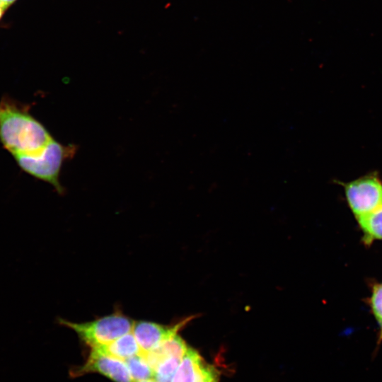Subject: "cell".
Masks as SVG:
<instances>
[{
	"instance_id": "cell-1",
	"label": "cell",
	"mask_w": 382,
	"mask_h": 382,
	"mask_svg": "<svg viewBox=\"0 0 382 382\" xmlns=\"http://www.w3.org/2000/svg\"><path fill=\"white\" fill-rule=\"evenodd\" d=\"M53 139L28 108L8 96L0 100V143L13 157L37 156Z\"/></svg>"
},
{
	"instance_id": "cell-2",
	"label": "cell",
	"mask_w": 382,
	"mask_h": 382,
	"mask_svg": "<svg viewBox=\"0 0 382 382\" xmlns=\"http://www.w3.org/2000/svg\"><path fill=\"white\" fill-rule=\"evenodd\" d=\"M60 324L73 330L91 348L110 343L132 330L134 321L120 312L86 323H74L62 318Z\"/></svg>"
},
{
	"instance_id": "cell-3",
	"label": "cell",
	"mask_w": 382,
	"mask_h": 382,
	"mask_svg": "<svg viewBox=\"0 0 382 382\" xmlns=\"http://www.w3.org/2000/svg\"><path fill=\"white\" fill-rule=\"evenodd\" d=\"M73 149L74 147L65 146L53 139L37 156H16L13 158L24 172L50 183L59 193H62L59 173L64 160L74 152Z\"/></svg>"
},
{
	"instance_id": "cell-4",
	"label": "cell",
	"mask_w": 382,
	"mask_h": 382,
	"mask_svg": "<svg viewBox=\"0 0 382 382\" xmlns=\"http://www.w3.org/2000/svg\"><path fill=\"white\" fill-rule=\"evenodd\" d=\"M348 204L356 217L382 206V183L376 175H366L345 185Z\"/></svg>"
},
{
	"instance_id": "cell-5",
	"label": "cell",
	"mask_w": 382,
	"mask_h": 382,
	"mask_svg": "<svg viewBox=\"0 0 382 382\" xmlns=\"http://www.w3.org/2000/svg\"><path fill=\"white\" fill-rule=\"evenodd\" d=\"M101 374L115 382H133L124 360L91 349L87 361L74 369L71 374L78 376L88 373Z\"/></svg>"
},
{
	"instance_id": "cell-6",
	"label": "cell",
	"mask_w": 382,
	"mask_h": 382,
	"mask_svg": "<svg viewBox=\"0 0 382 382\" xmlns=\"http://www.w3.org/2000/svg\"><path fill=\"white\" fill-rule=\"evenodd\" d=\"M171 382H219V374L197 350L188 347Z\"/></svg>"
},
{
	"instance_id": "cell-7",
	"label": "cell",
	"mask_w": 382,
	"mask_h": 382,
	"mask_svg": "<svg viewBox=\"0 0 382 382\" xmlns=\"http://www.w3.org/2000/svg\"><path fill=\"white\" fill-rule=\"evenodd\" d=\"M187 318L173 325L167 326L150 321L134 322L132 332L143 354L157 347L166 340L170 338L191 320Z\"/></svg>"
},
{
	"instance_id": "cell-8",
	"label": "cell",
	"mask_w": 382,
	"mask_h": 382,
	"mask_svg": "<svg viewBox=\"0 0 382 382\" xmlns=\"http://www.w3.org/2000/svg\"><path fill=\"white\" fill-rule=\"evenodd\" d=\"M91 349L122 360H125L141 353V350L132 331L108 345Z\"/></svg>"
},
{
	"instance_id": "cell-9",
	"label": "cell",
	"mask_w": 382,
	"mask_h": 382,
	"mask_svg": "<svg viewBox=\"0 0 382 382\" xmlns=\"http://www.w3.org/2000/svg\"><path fill=\"white\" fill-rule=\"evenodd\" d=\"M357 219L364 233L366 243L375 239L382 240V206L371 213L357 217Z\"/></svg>"
},
{
	"instance_id": "cell-10",
	"label": "cell",
	"mask_w": 382,
	"mask_h": 382,
	"mask_svg": "<svg viewBox=\"0 0 382 382\" xmlns=\"http://www.w3.org/2000/svg\"><path fill=\"white\" fill-rule=\"evenodd\" d=\"M124 361L133 382L154 379V370L142 352Z\"/></svg>"
},
{
	"instance_id": "cell-11",
	"label": "cell",
	"mask_w": 382,
	"mask_h": 382,
	"mask_svg": "<svg viewBox=\"0 0 382 382\" xmlns=\"http://www.w3.org/2000/svg\"><path fill=\"white\" fill-rule=\"evenodd\" d=\"M182 359L173 356L161 361L154 369V379L157 382H171Z\"/></svg>"
},
{
	"instance_id": "cell-12",
	"label": "cell",
	"mask_w": 382,
	"mask_h": 382,
	"mask_svg": "<svg viewBox=\"0 0 382 382\" xmlns=\"http://www.w3.org/2000/svg\"><path fill=\"white\" fill-rule=\"evenodd\" d=\"M371 304L373 313L381 330L380 340H382V284H376L374 286Z\"/></svg>"
},
{
	"instance_id": "cell-13",
	"label": "cell",
	"mask_w": 382,
	"mask_h": 382,
	"mask_svg": "<svg viewBox=\"0 0 382 382\" xmlns=\"http://www.w3.org/2000/svg\"><path fill=\"white\" fill-rule=\"evenodd\" d=\"M16 0H0V3L5 11L10 7Z\"/></svg>"
},
{
	"instance_id": "cell-14",
	"label": "cell",
	"mask_w": 382,
	"mask_h": 382,
	"mask_svg": "<svg viewBox=\"0 0 382 382\" xmlns=\"http://www.w3.org/2000/svg\"><path fill=\"white\" fill-rule=\"evenodd\" d=\"M6 11L4 10V8L2 7L1 3H0V18H1L2 15L4 14V13Z\"/></svg>"
},
{
	"instance_id": "cell-15",
	"label": "cell",
	"mask_w": 382,
	"mask_h": 382,
	"mask_svg": "<svg viewBox=\"0 0 382 382\" xmlns=\"http://www.w3.org/2000/svg\"><path fill=\"white\" fill-rule=\"evenodd\" d=\"M134 382H157L154 379H149V380H145V381H134Z\"/></svg>"
}]
</instances>
